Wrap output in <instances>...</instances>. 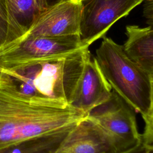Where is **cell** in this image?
Listing matches in <instances>:
<instances>
[{"mask_svg":"<svg viewBox=\"0 0 153 153\" xmlns=\"http://www.w3.org/2000/svg\"><path fill=\"white\" fill-rule=\"evenodd\" d=\"M87 116L71 105L23 93L4 72L0 78V150L72 128Z\"/></svg>","mask_w":153,"mask_h":153,"instance_id":"1","label":"cell"},{"mask_svg":"<svg viewBox=\"0 0 153 153\" xmlns=\"http://www.w3.org/2000/svg\"><path fill=\"white\" fill-rule=\"evenodd\" d=\"M94 57L112 89L143 120L153 117V75L131 61L123 45L105 36Z\"/></svg>","mask_w":153,"mask_h":153,"instance_id":"2","label":"cell"},{"mask_svg":"<svg viewBox=\"0 0 153 153\" xmlns=\"http://www.w3.org/2000/svg\"><path fill=\"white\" fill-rule=\"evenodd\" d=\"M91 55L88 48H85L66 57L6 74L13 78L25 93L71 105L85 62Z\"/></svg>","mask_w":153,"mask_h":153,"instance_id":"3","label":"cell"},{"mask_svg":"<svg viewBox=\"0 0 153 153\" xmlns=\"http://www.w3.org/2000/svg\"><path fill=\"white\" fill-rule=\"evenodd\" d=\"M88 48L79 35L57 37H25L0 47V66L9 74L35 64L69 56Z\"/></svg>","mask_w":153,"mask_h":153,"instance_id":"4","label":"cell"},{"mask_svg":"<svg viewBox=\"0 0 153 153\" xmlns=\"http://www.w3.org/2000/svg\"><path fill=\"white\" fill-rule=\"evenodd\" d=\"M136 112L112 90L111 97L87 116L100 131L112 153H120L136 145L141 139Z\"/></svg>","mask_w":153,"mask_h":153,"instance_id":"5","label":"cell"},{"mask_svg":"<svg viewBox=\"0 0 153 153\" xmlns=\"http://www.w3.org/2000/svg\"><path fill=\"white\" fill-rule=\"evenodd\" d=\"M143 0H81L79 35L89 47L105 35L119 19L127 16Z\"/></svg>","mask_w":153,"mask_h":153,"instance_id":"6","label":"cell"},{"mask_svg":"<svg viewBox=\"0 0 153 153\" xmlns=\"http://www.w3.org/2000/svg\"><path fill=\"white\" fill-rule=\"evenodd\" d=\"M81 8V0H58L50 5L21 36L79 35Z\"/></svg>","mask_w":153,"mask_h":153,"instance_id":"7","label":"cell"},{"mask_svg":"<svg viewBox=\"0 0 153 153\" xmlns=\"http://www.w3.org/2000/svg\"><path fill=\"white\" fill-rule=\"evenodd\" d=\"M112 89L101 71L94 57L85 62L71 105L85 114L106 102Z\"/></svg>","mask_w":153,"mask_h":153,"instance_id":"8","label":"cell"},{"mask_svg":"<svg viewBox=\"0 0 153 153\" xmlns=\"http://www.w3.org/2000/svg\"><path fill=\"white\" fill-rule=\"evenodd\" d=\"M54 153H112L102 133L87 118L72 128Z\"/></svg>","mask_w":153,"mask_h":153,"instance_id":"9","label":"cell"},{"mask_svg":"<svg viewBox=\"0 0 153 153\" xmlns=\"http://www.w3.org/2000/svg\"><path fill=\"white\" fill-rule=\"evenodd\" d=\"M127 40L123 45L124 53L134 63L153 75V27L137 25L126 27Z\"/></svg>","mask_w":153,"mask_h":153,"instance_id":"10","label":"cell"},{"mask_svg":"<svg viewBox=\"0 0 153 153\" xmlns=\"http://www.w3.org/2000/svg\"><path fill=\"white\" fill-rule=\"evenodd\" d=\"M6 2L12 27L13 41L25 33L50 5L48 0H6Z\"/></svg>","mask_w":153,"mask_h":153,"instance_id":"11","label":"cell"},{"mask_svg":"<svg viewBox=\"0 0 153 153\" xmlns=\"http://www.w3.org/2000/svg\"><path fill=\"white\" fill-rule=\"evenodd\" d=\"M71 129L41 136L7 149L0 153H54Z\"/></svg>","mask_w":153,"mask_h":153,"instance_id":"12","label":"cell"},{"mask_svg":"<svg viewBox=\"0 0 153 153\" xmlns=\"http://www.w3.org/2000/svg\"><path fill=\"white\" fill-rule=\"evenodd\" d=\"M13 40L12 27L6 0H0V47Z\"/></svg>","mask_w":153,"mask_h":153,"instance_id":"13","label":"cell"},{"mask_svg":"<svg viewBox=\"0 0 153 153\" xmlns=\"http://www.w3.org/2000/svg\"><path fill=\"white\" fill-rule=\"evenodd\" d=\"M145 127L141 134V140L146 146L153 148V117L144 120Z\"/></svg>","mask_w":153,"mask_h":153,"instance_id":"14","label":"cell"},{"mask_svg":"<svg viewBox=\"0 0 153 153\" xmlns=\"http://www.w3.org/2000/svg\"><path fill=\"white\" fill-rule=\"evenodd\" d=\"M120 153H153V148L145 145L140 139L134 146Z\"/></svg>","mask_w":153,"mask_h":153,"instance_id":"15","label":"cell"},{"mask_svg":"<svg viewBox=\"0 0 153 153\" xmlns=\"http://www.w3.org/2000/svg\"><path fill=\"white\" fill-rule=\"evenodd\" d=\"M148 2V4H145V7L144 8V15L146 19L150 20V25L152 26V14H153V2L152 1H147Z\"/></svg>","mask_w":153,"mask_h":153,"instance_id":"16","label":"cell"},{"mask_svg":"<svg viewBox=\"0 0 153 153\" xmlns=\"http://www.w3.org/2000/svg\"><path fill=\"white\" fill-rule=\"evenodd\" d=\"M4 74V71H3V69L0 66V78L1 77V76L2 75V74Z\"/></svg>","mask_w":153,"mask_h":153,"instance_id":"17","label":"cell"},{"mask_svg":"<svg viewBox=\"0 0 153 153\" xmlns=\"http://www.w3.org/2000/svg\"><path fill=\"white\" fill-rule=\"evenodd\" d=\"M146 1H149V2H150V1H152V0H146Z\"/></svg>","mask_w":153,"mask_h":153,"instance_id":"18","label":"cell"}]
</instances>
